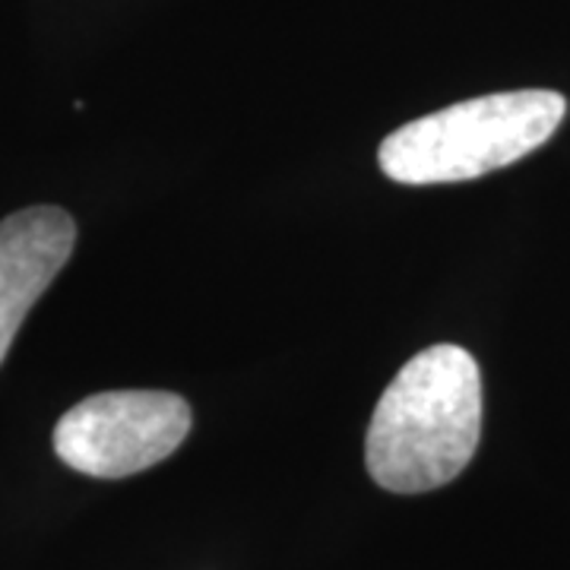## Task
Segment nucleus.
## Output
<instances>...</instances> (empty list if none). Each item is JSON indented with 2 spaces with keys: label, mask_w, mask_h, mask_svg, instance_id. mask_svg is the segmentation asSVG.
Instances as JSON below:
<instances>
[{
  "label": "nucleus",
  "mask_w": 570,
  "mask_h": 570,
  "mask_svg": "<svg viewBox=\"0 0 570 570\" xmlns=\"http://www.w3.org/2000/svg\"><path fill=\"white\" fill-rule=\"evenodd\" d=\"M190 406L165 390H111L67 409L55 453L92 479H127L163 463L190 431Z\"/></svg>",
  "instance_id": "nucleus-3"
},
{
  "label": "nucleus",
  "mask_w": 570,
  "mask_h": 570,
  "mask_svg": "<svg viewBox=\"0 0 570 570\" xmlns=\"http://www.w3.org/2000/svg\"><path fill=\"white\" fill-rule=\"evenodd\" d=\"M73 245L77 223L61 206H29L0 223V365Z\"/></svg>",
  "instance_id": "nucleus-4"
},
{
  "label": "nucleus",
  "mask_w": 570,
  "mask_h": 570,
  "mask_svg": "<svg viewBox=\"0 0 570 570\" xmlns=\"http://www.w3.org/2000/svg\"><path fill=\"white\" fill-rule=\"evenodd\" d=\"M482 438V371L463 346L409 362L371 415L365 463L381 489L422 494L453 482Z\"/></svg>",
  "instance_id": "nucleus-1"
},
{
  "label": "nucleus",
  "mask_w": 570,
  "mask_h": 570,
  "mask_svg": "<svg viewBox=\"0 0 570 570\" xmlns=\"http://www.w3.org/2000/svg\"><path fill=\"white\" fill-rule=\"evenodd\" d=\"M564 115V96L551 89L494 92L403 124L381 142L377 163L400 184L472 181L546 146Z\"/></svg>",
  "instance_id": "nucleus-2"
}]
</instances>
